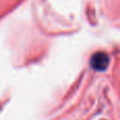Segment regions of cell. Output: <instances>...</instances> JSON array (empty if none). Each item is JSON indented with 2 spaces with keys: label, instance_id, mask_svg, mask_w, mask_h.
I'll use <instances>...</instances> for the list:
<instances>
[{
  "label": "cell",
  "instance_id": "cell-1",
  "mask_svg": "<svg viewBox=\"0 0 120 120\" xmlns=\"http://www.w3.org/2000/svg\"><path fill=\"white\" fill-rule=\"evenodd\" d=\"M110 63V58L105 53L98 52L94 54L91 58V65L94 70L98 71V72H103L106 70Z\"/></svg>",
  "mask_w": 120,
  "mask_h": 120
}]
</instances>
